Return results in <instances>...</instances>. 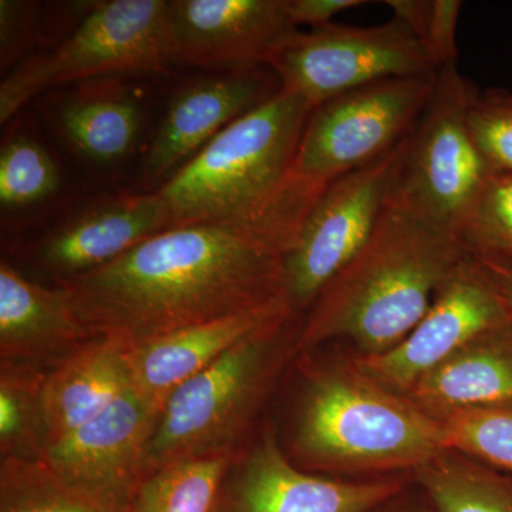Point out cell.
<instances>
[{"instance_id": "e0dca14e", "label": "cell", "mask_w": 512, "mask_h": 512, "mask_svg": "<svg viewBox=\"0 0 512 512\" xmlns=\"http://www.w3.org/2000/svg\"><path fill=\"white\" fill-rule=\"evenodd\" d=\"M291 313L295 312L288 302L271 303L124 348L131 387L160 413L181 384L207 369L255 330Z\"/></svg>"}, {"instance_id": "8992f818", "label": "cell", "mask_w": 512, "mask_h": 512, "mask_svg": "<svg viewBox=\"0 0 512 512\" xmlns=\"http://www.w3.org/2000/svg\"><path fill=\"white\" fill-rule=\"evenodd\" d=\"M168 0L93 3L76 28L47 52L26 57L0 84V121L53 87L117 74L164 73Z\"/></svg>"}, {"instance_id": "8fae6325", "label": "cell", "mask_w": 512, "mask_h": 512, "mask_svg": "<svg viewBox=\"0 0 512 512\" xmlns=\"http://www.w3.org/2000/svg\"><path fill=\"white\" fill-rule=\"evenodd\" d=\"M410 480L412 474L343 480L309 473L293 463L266 424L235 457L215 512H373Z\"/></svg>"}, {"instance_id": "ba28073f", "label": "cell", "mask_w": 512, "mask_h": 512, "mask_svg": "<svg viewBox=\"0 0 512 512\" xmlns=\"http://www.w3.org/2000/svg\"><path fill=\"white\" fill-rule=\"evenodd\" d=\"M477 87L448 66L436 86L409 147L396 191L431 224L456 235L491 171L468 130V109ZM460 241V239H458Z\"/></svg>"}, {"instance_id": "4fadbf2b", "label": "cell", "mask_w": 512, "mask_h": 512, "mask_svg": "<svg viewBox=\"0 0 512 512\" xmlns=\"http://www.w3.org/2000/svg\"><path fill=\"white\" fill-rule=\"evenodd\" d=\"M301 32L289 0H168L171 66L218 72L269 67Z\"/></svg>"}, {"instance_id": "6da1fadb", "label": "cell", "mask_w": 512, "mask_h": 512, "mask_svg": "<svg viewBox=\"0 0 512 512\" xmlns=\"http://www.w3.org/2000/svg\"><path fill=\"white\" fill-rule=\"evenodd\" d=\"M309 211L177 225L60 285L93 338L116 340L124 348L286 302L285 255Z\"/></svg>"}, {"instance_id": "9a60e30c", "label": "cell", "mask_w": 512, "mask_h": 512, "mask_svg": "<svg viewBox=\"0 0 512 512\" xmlns=\"http://www.w3.org/2000/svg\"><path fill=\"white\" fill-rule=\"evenodd\" d=\"M282 89L271 67L222 72L174 94L144 157L148 180L171 178L212 138Z\"/></svg>"}, {"instance_id": "836d02e7", "label": "cell", "mask_w": 512, "mask_h": 512, "mask_svg": "<svg viewBox=\"0 0 512 512\" xmlns=\"http://www.w3.org/2000/svg\"><path fill=\"white\" fill-rule=\"evenodd\" d=\"M373 512H429V510H426L423 505L417 503L416 498H413L412 495L407 493L406 488L403 493L387 501L386 504Z\"/></svg>"}, {"instance_id": "484cf974", "label": "cell", "mask_w": 512, "mask_h": 512, "mask_svg": "<svg viewBox=\"0 0 512 512\" xmlns=\"http://www.w3.org/2000/svg\"><path fill=\"white\" fill-rule=\"evenodd\" d=\"M458 239L481 264L512 268V175L491 174L485 180Z\"/></svg>"}, {"instance_id": "52a82bcc", "label": "cell", "mask_w": 512, "mask_h": 512, "mask_svg": "<svg viewBox=\"0 0 512 512\" xmlns=\"http://www.w3.org/2000/svg\"><path fill=\"white\" fill-rule=\"evenodd\" d=\"M437 73L367 84L315 107L293 158L292 180L323 192L399 146L423 116Z\"/></svg>"}, {"instance_id": "30bf717a", "label": "cell", "mask_w": 512, "mask_h": 512, "mask_svg": "<svg viewBox=\"0 0 512 512\" xmlns=\"http://www.w3.org/2000/svg\"><path fill=\"white\" fill-rule=\"evenodd\" d=\"M269 67L282 89L299 94L313 109L367 84L439 72L396 18L369 28L329 23L301 32Z\"/></svg>"}, {"instance_id": "2e32d148", "label": "cell", "mask_w": 512, "mask_h": 512, "mask_svg": "<svg viewBox=\"0 0 512 512\" xmlns=\"http://www.w3.org/2000/svg\"><path fill=\"white\" fill-rule=\"evenodd\" d=\"M173 227L158 192L124 195L77 212L36 245V262L60 281L116 261L141 242Z\"/></svg>"}, {"instance_id": "3957f363", "label": "cell", "mask_w": 512, "mask_h": 512, "mask_svg": "<svg viewBox=\"0 0 512 512\" xmlns=\"http://www.w3.org/2000/svg\"><path fill=\"white\" fill-rule=\"evenodd\" d=\"M444 450L441 421L363 375L349 355L306 369L288 453L302 470L412 474Z\"/></svg>"}, {"instance_id": "44dd1931", "label": "cell", "mask_w": 512, "mask_h": 512, "mask_svg": "<svg viewBox=\"0 0 512 512\" xmlns=\"http://www.w3.org/2000/svg\"><path fill=\"white\" fill-rule=\"evenodd\" d=\"M130 386L126 350L116 340L94 338L57 363L43 393L47 446L99 416Z\"/></svg>"}, {"instance_id": "83f0119b", "label": "cell", "mask_w": 512, "mask_h": 512, "mask_svg": "<svg viewBox=\"0 0 512 512\" xmlns=\"http://www.w3.org/2000/svg\"><path fill=\"white\" fill-rule=\"evenodd\" d=\"M440 421L447 448L512 474V400L458 410Z\"/></svg>"}, {"instance_id": "d4e9b609", "label": "cell", "mask_w": 512, "mask_h": 512, "mask_svg": "<svg viewBox=\"0 0 512 512\" xmlns=\"http://www.w3.org/2000/svg\"><path fill=\"white\" fill-rule=\"evenodd\" d=\"M0 512H128V504L64 480L45 461L0 463Z\"/></svg>"}, {"instance_id": "d6a6232c", "label": "cell", "mask_w": 512, "mask_h": 512, "mask_svg": "<svg viewBox=\"0 0 512 512\" xmlns=\"http://www.w3.org/2000/svg\"><path fill=\"white\" fill-rule=\"evenodd\" d=\"M484 266L488 269L490 275L493 276L498 291H500L501 296H503L505 303H507L512 313V268H503V266L493 265Z\"/></svg>"}, {"instance_id": "4316f807", "label": "cell", "mask_w": 512, "mask_h": 512, "mask_svg": "<svg viewBox=\"0 0 512 512\" xmlns=\"http://www.w3.org/2000/svg\"><path fill=\"white\" fill-rule=\"evenodd\" d=\"M62 174L42 144L26 134L3 141L0 148V204L3 210L36 207L55 197Z\"/></svg>"}, {"instance_id": "4dcf8cb0", "label": "cell", "mask_w": 512, "mask_h": 512, "mask_svg": "<svg viewBox=\"0 0 512 512\" xmlns=\"http://www.w3.org/2000/svg\"><path fill=\"white\" fill-rule=\"evenodd\" d=\"M40 8L35 2L0 0V63L8 74L18 66L25 50L35 42L40 25Z\"/></svg>"}, {"instance_id": "7402d4cb", "label": "cell", "mask_w": 512, "mask_h": 512, "mask_svg": "<svg viewBox=\"0 0 512 512\" xmlns=\"http://www.w3.org/2000/svg\"><path fill=\"white\" fill-rule=\"evenodd\" d=\"M412 478L434 512H512V474L450 448Z\"/></svg>"}, {"instance_id": "d6986e66", "label": "cell", "mask_w": 512, "mask_h": 512, "mask_svg": "<svg viewBox=\"0 0 512 512\" xmlns=\"http://www.w3.org/2000/svg\"><path fill=\"white\" fill-rule=\"evenodd\" d=\"M404 396L436 419L512 400V318L478 333Z\"/></svg>"}, {"instance_id": "1f68e13d", "label": "cell", "mask_w": 512, "mask_h": 512, "mask_svg": "<svg viewBox=\"0 0 512 512\" xmlns=\"http://www.w3.org/2000/svg\"><path fill=\"white\" fill-rule=\"evenodd\" d=\"M365 0H289V15L296 26L308 25L313 29L329 25L330 20L345 10L362 8Z\"/></svg>"}, {"instance_id": "9c48e42d", "label": "cell", "mask_w": 512, "mask_h": 512, "mask_svg": "<svg viewBox=\"0 0 512 512\" xmlns=\"http://www.w3.org/2000/svg\"><path fill=\"white\" fill-rule=\"evenodd\" d=\"M409 138L320 194L284 259L286 302L293 312H308L322 289L372 237L402 173Z\"/></svg>"}, {"instance_id": "603a6c76", "label": "cell", "mask_w": 512, "mask_h": 512, "mask_svg": "<svg viewBox=\"0 0 512 512\" xmlns=\"http://www.w3.org/2000/svg\"><path fill=\"white\" fill-rule=\"evenodd\" d=\"M237 454L183 458L156 468L141 478L128 512H215Z\"/></svg>"}, {"instance_id": "7a4b0ae2", "label": "cell", "mask_w": 512, "mask_h": 512, "mask_svg": "<svg viewBox=\"0 0 512 512\" xmlns=\"http://www.w3.org/2000/svg\"><path fill=\"white\" fill-rule=\"evenodd\" d=\"M466 255L456 235L421 217L394 188L365 247L306 312L295 353L330 343H345L355 356L389 352Z\"/></svg>"}, {"instance_id": "ffe728a7", "label": "cell", "mask_w": 512, "mask_h": 512, "mask_svg": "<svg viewBox=\"0 0 512 512\" xmlns=\"http://www.w3.org/2000/svg\"><path fill=\"white\" fill-rule=\"evenodd\" d=\"M143 107L117 80H87L56 104L55 126L77 156L99 167L126 160L140 136Z\"/></svg>"}, {"instance_id": "5b68a950", "label": "cell", "mask_w": 512, "mask_h": 512, "mask_svg": "<svg viewBox=\"0 0 512 512\" xmlns=\"http://www.w3.org/2000/svg\"><path fill=\"white\" fill-rule=\"evenodd\" d=\"M301 318L291 313L255 330L171 393L148 444L144 476L183 458L238 453L295 353Z\"/></svg>"}, {"instance_id": "5bb4252c", "label": "cell", "mask_w": 512, "mask_h": 512, "mask_svg": "<svg viewBox=\"0 0 512 512\" xmlns=\"http://www.w3.org/2000/svg\"><path fill=\"white\" fill-rule=\"evenodd\" d=\"M158 416L130 386L99 416L49 444L42 460L69 483L130 504Z\"/></svg>"}, {"instance_id": "ac0fdd59", "label": "cell", "mask_w": 512, "mask_h": 512, "mask_svg": "<svg viewBox=\"0 0 512 512\" xmlns=\"http://www.w3.org/2000/svg\"><path fill=\"white\" fill-rule=\"evenodd\" d=\"M94 339L63 285L29 281L9 262L0 264V360L52 369Z\"/></svg>"}, {"instance_id": "7c38bea8", "label": "cell", "mask_w": 512, "mask_h": 512, "mask_svg": "<svg viewBox=\"0 0 512 512\" xmlns=\"http://www.w3.org/2000/svg\"><path fill=\"white\" fill-rule=\"evenodd\" d=\"M510 318V308L493 276L467 254L441 284L429 311L406 339L382 355L349 356L363 375L404 396L468 340Z\"/></svg>"}, {"instance_id": "277c9868", "label": "cell", "mask_w": 512, "mask_h": 512, "mask_svg": "<svg viewBox=\"0 0 512 512\" xmlns=\"http://www.w3.org/2000/svg\"><path fill=\"white\" fill-rule=\"evenodd\" d=\"M312 110L281 89L225 127L157 191L173 227L311 210L322 192L293 181L291 168Z\"/></svg>"}, {"instance_id": "f546056e", "label": "cell", "mask_w": 512, "mask_h": 512, "mask_svg": "<svg viewBox=\"0 0 512 512\" xmlns=\"http://www.w3.org/2000/svg\"><path fill=\"white\" fill-rule=\"evenodd\" d=\"M474 146L493 174L512 175V93L488 89L468 109Z\"/></svg>"}, {"instance_id": "f1b7e54d", "label": "cell", "mask_w": 512, "mask_h": 512, "mask_svg": "<svg viewBox=\"0 0 512 512\" xmlns=\"http://www.w3.org/2000/svg\"><path fill=\"white\" fill-rule=\"evenodd\" d=\"M384 5L419 39L437 70L457 66L460 0H386Z\"/></svg>"}, {"instance_id": "cb8c5ba5", "label": "cell", "mask_w": 512, "mask_h": 512, "mask_svg": "<svg viewBox=\"0 0 512 512\" xmlns=\"http://www.w3.org/2000/svg\"><path fill=\"white\" fill-rule=\"evenodd\" d=\"M46 367L0 360V456L40 460L47 446Z\"/></svg>"}]
</instances>
